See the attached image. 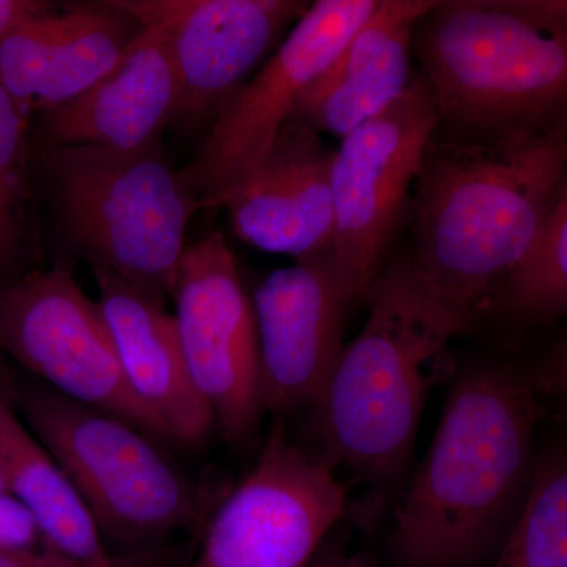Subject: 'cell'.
<instances>
[{"mask_svg": "<svg viewBox=\"0 0 567 567\" xmlns=\"http://www.w3.org/2000/svg\"><path fill=\"white\" fill-rule=\"evenodd\" d=\"M567 163V118L488 142L432 137L413 196L410 282L466 330L528 262Z\"/></svg>", "mask_w": 567, "mask_h": 567, "instance_id": "1", "label": "cell"}, {"mask_svg": "<svg viewBox=\"0 0 567 567\" xmlns=\"http://www.w3.org/2000/svg\"><path fill=\"white\" fill-rule=\"evenodd\" d=\"M535 390L503 365L457 375L395 511L391 548L404 567H470L502 547L535 475Z\"/></svg>", "mask_w": 567, "mask_h": 567, "instance_id": "2", "label": "cell"}, {"mask_svg": "<svg viewBox=\"0 0 567 567\" xmlns=\"http://www.w3.org/2000/svg\"><path fill=\"white\" fill-rule=\"evenodd\" d=\"M365 303L363 330L342 350L316 402V427L319 456L349 470L379 511L409 465L429 394L451 374L450 344L466 328L410 282L399 257Z\"/></svg>", "mask_w": 567, "mask_h": 567, "instance_id": "3", "label": "cell"}, {"mask_svg": "<svg viewBox=\"0 0 567 567\" xmlns=\"http://www.w3.org/2000/svg\"><path fill=\"white\" fill-rule=\"evenodd\" d=\"M413 55L443 140H509L567 118V0L432 2Z\"/></svg>", "mask_w": 567, "mask_h": 567, "instance_id": "4", "label": "cell"}, {"mask_svg": "<svg viewBox=\"0 0 567 567\" xmlns=\"http://www.w3.org/2000/svg\"><path fill=\"white\" fill-rule=\"evenodd\" d=\"M44 164L71 248L158 303L173 297L197 207L158 144L132 152L48 148Z\"/></svg>", "mask_w": 567, "mask_h": 567, "instance_id": "5", "label": "cell"}, {"mask_svg": "<svg viewBox=\"0 0 567 567\" xmlns=\"http://www.w3.org/2000/svg\"><path fill=\"white\" fill-rule=\"evenodd\" d=\"M11 386L25 423L61 466L111 548L192 527L199 495L159 440L47 385Z\"/></svg>", "mask_w": 567, "mask_h": 567, "instance_id": "6", "label": "cell"}, {"mask_svg": "<svg viewBox=\"0 0 567 567\" xmlns=\"http://www.w3.org/2000/svg\"><path fill=\"white\" fill-rule=\"evenodd\" d=\"M439 128L431 85L415 71L409 91L336 148L333 270L350 308L365 300L385 268L416 185L425 148Z\"/></svg>", "mask_w": 567, "mask_h": 567, "instance_id": "7", "label": "cell"}, {"mask_svg": "<svg viewBox=\"0 0 567 567\" xmlns=\"http://www.w3.org/2000/svg\"><path fill=\"white\" fill-rule=\"evenodd\" d=\"M380 0H319L295 22L262 69L227 99L188 166L178 171L197 212L221 208L270 151L303 93L330 69Z\"/></svg>", "mask_w": 567, "mask_h": 567, "instance_id": "8", "label": "cell"}, {"mask_svg": "<svg viewBox=\"0 0 567 567\" xmlns=\"http://www.w3.org/2000/svg\"><path fill=\"white\" fill-rule=\"evenodd\" d=\"M346 509L334 470L274 425L259 461L216 507L186 567H306Z\"/></svg>", "mask_w": 567, "mask_h": 567, "instance_id": "9", "label": "cell"}, {"mask_svg": "<svg viewBox=\"0 0 567 567\" xmlns=\"http://www.w3.org/2000/svg\"><path fill=\"white\" fill-rule=\"evenodd\" d=\"M0 350L44 385L162 442L123 377L102 309L70 270L33 271L0 287Z\"/></svg>", "mask_w": 567, "mask_h": 567, "instance_id": "10", "label": "cell"}, {"mask_svg": "<svg viewBox=\"0 0 567 567\" xmlns=\"http://www.w3.org/2000/svg\"><path fill=\"white\" fill-rule=\"evenodd\" d=\"M173 297L194 386L223 435L244 442L265 412L259 336L252 298L221 234L186 246Z\"/></svg>", "mask_w": 567, "mask_h": 567, "instance_id": "11", "label": "cell"}, {"mask_svg": "<svg viewBox=\"0 0 567 567\" xmlns=\"http://www.w3.org/2000/svg\"><path fill=\"white\" fill-rule=\"evenodd\" d=\"M141 25L158 29L173 52L181 102L175 121L215 117L281 33L311 3L298 0H112Z\"/></svg>", "mask_w": 567, "mask_h": 567, "instance_id": "12", "label": "cell"}, {"mask_svg": "<svg viewBox=\"0 0 567 567\" xmlns=\"http://www.w3.org/2000/svg\"><path fill=\"white\" fill-rule=\"evenodd\" d=\"M265 412L315 406L344 350L350 306L331 262H295L252 293Z\"/></svg>", "mask_w": 567, "mask_h": 567, "instance_id": "13", "label": "cell"}, {"mask_svg": "<svg viewBox=\"0 0 567 567\" xmlns=\"http://www.w3.org/2000/svg\"><path fill=\"white\" fill-rule=\"evenodd\" d=\"M336 148L315 130L290 121L224 199L235 235L260 251L295 262H331ZM333 265V262H331Z\"/></svg>", "mask_w": 567, "mask_h": 567, "instance_id": "14", "label": "cell"}, {"mask_svg": "<svg viewBox=\"0 0 567 567\" xmlns=\"http://www.w3.org/2000/svg\"><path fill=\"white\" fill-rule=\"evenodd\" d=\"M141 28L112 0L43 11L0 40V82L25 114L55 110L114 70Z\"/></svg>", "mask_w": 567, "mask_h": 567, "instance_id": "15", "label": "cell"}, {"mask_svg": "<svg viewBox=\"0 0 567 567\" xmlns=\"http://www.w3.org/2000/svg\"><path fill=\"white\" fill-rule=\"evenodd\" d=\"M100 309L134 401L163 440L200 445L215 417L194 386L175 317L104 268H92Z\"/></svg>", "mask_w": 567, "mask_h": 567, "instance_id": "16", "label": "cell"}, {"mask_svg": "<svg viewBox=\"0 0 567 567\" xmlns=\"http://www.w3.org/2000/svg\"><path fill=\"white\" fill-rule=\"evenodd\" d=\"M181 80L166 39L142 25L122 61L70 103L41 114L48 148L92 145L132 152L158 144L174 122Z\"/></svg>", "mask_w": 567, "mask_h": 567, "instance_id": "17", "label": "cell"}, {"mask_svg": "<svg viewBox=\"0 0 567 567\" xmlns=\"http://www.w3.org/2000/svg\"><path fill=\"white\" fill-rule=\"evenodd\" d=\"M432 0H380L338 59L303 93L292 118L339 140L385 112L412 84L413 35Z\"/></svg>", "mask_w": 567, "mask_h": 567, "instance_id": "18", "label": "cell"}, {"mask_svg": "<svg viewBox=\"0 0 567 567\" xmlns=\"http://www.w3.org/2000/svg\"><path fill=\"white\" fill-rule=\"evenodd\" d=\"M0 484L39 522L52 548L84 567H128L112 554L69 477L25 423L0 372Z\"/></svg>", "mask_w": 567, "mask_h": 567, "instance_id": "19", "label": "cell"}, {"mask_svg": "<svg viewBox=\"0 0 567 567\" xmlns=\"http://www.w3.org/2000/svg\"><path fill=\"white\" fill-rule=\"evenodd\" d=\"M491 567H567V447L536 458L532 487Z\"/></svg>", "mask_w": 567, "mask_h": 567, "instance_id": "20", "label": "cell"}, {"mask_svg": "<svg viewBox=\"0 0 567 567\" xmlns=\"http://www.w3.org/2000/svg\"><path fill=\"white\" fill-rule=\"evenodd\" d=\"M492 309L517 322L567 317V163L535 252L496 293Z\"/></svg>", "mask_w": 567, "mask_h": 567, "instance_id": "21", "label": "cell"}, {"mask_svg": "<svg viewBox=\"0 0 567 567\" xmlns=\"http://www.w3.org/2000/svg\"><path fill=\"white\" fill-rule=\"evenodd\" d=\"M28 114L0 82V268L20 257L25 238Z\"/></svg>", "mask_w": 567, "mask_h": 567, "instance_id": "22", "label": "cell"}, {"mask_svg": "<svg viewBox=\"0 0 567 567\" xmlns=\"http://www.w3.org/2000/svg\"><path fill=\"white\" fill-rule=\"evenodd\" d=\"M0 546L51 547L31 511L7 492H0Z\"/></svg>", "mask_w": 567, "mask_h": 567, "instance_id": "23", "label": "cell"}, {"mask_svg": "<svg viewBox=\"0 0 567 567\" xmlns=\"http://www.w3.org/2000/svg\"><path fill=\"white\" fill-rule=\"evenodd\" d=\"M0 567H84L52 547L13 548L0 546Z\"/></svg>", "mask_w": 567, "mask_h": 567, "instance_id": "24", "label": "cell"}, {"mask_svg": "<svg viewBox=\"0 0 567 567\" xmlns=\"http://www.w3.org/2000/svg\"><path fill=\"white\" fill-rule=\"evenodd\" d=\"M535 388L548 395L567 391V327L546 364L540 369Z\"/></svg>", "mask_w": 567, "mask_h": 567, "instance_id": "25", "label": "cell"}, {"mask_svg": "<svg viewBox=\"0 0 567 567\" xmlns=\"http://www.w3.org/2000/svg\"><path fill=\"white\" fill-rule=\"evenodd\" d=\"M50 9L47 2L37 0H0V40L22 21Z\"/></svg>", "mask_w": 567, "mask_h": 567, "instance_id": "26", "label": "cell"}, {"mask_svg": "<svg viewBox=\"0 0 567 567\" xmlns=\"http://www.w3.org/2000/svg\"><path fill=\"white\" fill-rule=\"evenodd\" d=\"M306 567H377L374 557L368 554H349L341 544L323 546Z\"/></svg>", "mask_w": 567, "mask_h": 567, "instance_id": "27", "label": "cell"}, {"mask_svg": "<svg viewBox=\"0 0 567 567\" xmlns=\"http://www.w3.org/2000/svg\"><path fill=\"white\" fill-rule=\"evenodd\" d=\"M554 398H557L559 401H561V404L565 405L567 412V391H561V393L554 394Z\"/></svg>", "mask_w": 567, "mask_h": 567, "instance_id": "28", "label": "cell"}, {"mask_svg": "<svg viewBox=\"0 0 567 567\" xmlns=\"http://www.w3.org/2000/svg\"><path fill=\"white\" fill-rule=\"evenodd\" d=\"M0 492H6L3 491L2 484H0Z\"/></svg>", "mask_w": 567, "mask_h": 567, "instance_id": "29", "label": "cell"}]
</instances>
